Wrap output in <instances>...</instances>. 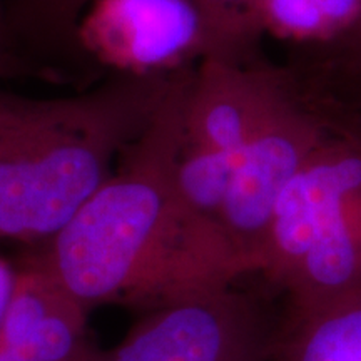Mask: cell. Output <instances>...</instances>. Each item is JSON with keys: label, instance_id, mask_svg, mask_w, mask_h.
Returning a JSON list of instances; mask_svg holds the SVG:
<instances>
[{"label": "cell", "instance_id": "obj_1", "mask_svg": "<svg viewBox=\"0 0 361 361\" xmlns=\"http://www.w3.org/2000/svg\"><path fill=\"white\" fill-rule=\"evenodd\" d=\"M192 72L176 75L154 119L109 179L32 256L87 310L124 305L152 311L256 273L219 223L196 214L176 194Z\"/></svg>", "mask_w": 361, "mask_h": 361}, {"label": "cell", "instance_id": "obj_2", "mask_svg": "<svg viewBox=\"0 0 361 361\" xmlns=\"http://www.w3.org/2000/svg\"><path fill=\"white\" fill-rule=\"evenodd\" d=\"M176 74H109L59 97L0 89V238L42 245L109 179Z\"/></svg>", "mask_w": 361, "mask_h": 361}, {"label": "cell", "instance_id": "obj_3", "mask_svg": "<svg viewBox=\"0 0 361 361\" xmlns=\"http://www.w3.org/2000/svg\"><path fill=\"white\" fill-rule=\"evenodd\" d=\"M259 273L308 308L361 291V139L328 133L274 206Z\"/></svg>", "mask_w": 361, "mask_h": 361}, {"label": "cell", "instance_id": "obj_4", "mask_svg": "<svg viewBox=\"0 0 361 361\" xmlns=\"http://www.w3.org/2000/svg\"><path fill=\"white\" fill-rule=\"evenodd\" d=\"M271 336L255 301L229 284L147 311L92 361H266Z\"/></svg>", "mask_w": 361, "mask_h": 361}, {"label": "cell", "instance_id": "obj_5", "mask_svg": "<svg viewBox=\"0 0 361 361\" xmlns=\"http://www.w3.org/2000/svg\"><path fill=\"white\" fill-rule=\"evenodd\" d=\"M79 42L102 75H169L201 61L204 27L194 0H94Z\"/></svg>", "mask_w": 361, "mask_h": 361}, {"label": "cell", "instance_id": "obj_6", "mask_svg": "<svg viewBox=\"0 0 361 361\" xmlns=\"http://www.w3.org/2000/svg\"><path fill=\"white\" fill-rule=\"evenodd\" d=\"M326 135V128L293 90L290 101L243 149L218 223L256 273L279 196Z\"/></svg>", "mask_w": 361, "mask_h": 361}, {"label": "cell", "instance_id": "obj_7", "mask_svg": "<svg viewBox=\"0 0 361 361\" xmlns=\"http://www.w3.org/2000/svg\"><path fill=\"white\" fill-rule=\"evenodd\" d=\"M291 96L286 67L263 56L250 62L202 57L184 102V144L238 154Z\"/></svg>", "mask_w": 361, "mask_h": 361}, {"label": "cell", "instance_id": "obj_8", "mask_svg": "<svg viewBox=\"0 0 361 361\" xmlns=\"http://www.w3.org/2000/svg\"><path fill=\"white\" fill-rule=\"evenodd\" d=\"M89 310L34 258L17 268L0 348L25 361H92Z\"/></svg>", "mask_w": 361, "mask_h": 361}, {"label": "cell", "instance_id": "obj_9", "mask_svg": "<svg viewBox=\"0 0 361 361\" xmlns=\"http://www.w3.org/2000/svg\"><path fill=\"white\" fill-rule=\"evenodd\" d=\"M94 0H7L11 25L20 51L40 79L90 87L106 78L85 57L79 25Z\"/></svg>", "mask_w": 361, "mask_h": 361}, {"label": "cell", "instance_id": "obj_10", "mask_svg": "<svg viewBox=\"0 0 361 361\" xmlns=\"http://www.w3.org/2000/svg\"><path fill=\"white\" fill-rule=\"evenodd\" d=\"M266 361H361V291L288 308Z\"/></svg>", "mask_w": 361, "mask_h": 361}, {"label": "cell", "instance_id": "obj_11", "mask_svg": "<svg viewBox=\"0 0 361 361\" xmlns=\"http://www.w3.org/2000/svg\"><path fill=\"white\" fill-rule=\"evenodd\" d=\"M361 0H263L264 34L311 47L336 37L360 11Z\"/></svg>", "mask_w": 361, "mask_h": 361}, {"label": "cell", "instance_id": "obj_12", "mask_svg": "<svg viewBox=\"0 0 361 361\" xmlns=\"http://www.w3.org/2000/svg\"><path fill=\"white\" fill-rule=\"evenodd\" d=\"M204 27V56L250 62L261 57L263 0H194Z\"/></svg>", "mask_w": 361, "mask_h": 361}, {"label": "cell", "instance_id": "obj_13", "mask_svg": "<svg viewBox=\"0 0 361 361\" xmlns=\"http://www.w3.org/2000/svg\"><path fill=\"white\" fill-rule=\"evenodd\" d=\"M241 152L204 151L184 144L174 168V189L183 204L218 223Z\"/></svg>", "mask_w": 361, "mask_h": 361}, {"label": "cell", "instance_id": "obj_14", "mask_svg": "<svg viewBox=\"0 0 361 361\" xmlns=\"http://www.w3.org/2000/svg\"><path fill=\"white\" fill-rule=\"evenodd\" d=\"M286 66L295 94L328 133L361 137V72L316 75Z\"/></svg>", "mask_w": 361, "mask_h": 361}, {"label": "cell", "instance_id": "obj_15", "mask_svg": "<svg viewBox=\"0 0 361 361\" xmlns=\"http://www.w3.org/2000/svg\"><path fill=\"white\" fill-rule=\"evenodd\" d=\"M286 64L316 75H348L361 72V4L353 22L326 42L298 47Z\"/></svg>", "mask_w": 361, "mask_h": 361}, {"label": "cell", "instance_id": "obj_16", "mask_svg": "<svg viewBox=\"0 0 361 361\" xmlns=\"http://www.w3.org/2000/svg\"><path fill=\"white\" fill-rule=\"evenodd\" d=\"M11 79H40V74L20 51L8 19L7 0H0V80Z\"/></svg>", "mask_w": 361, "mask_h": 361}, {"label": "cell", "instance_id": "obj_17", "mask_svg": "<svg viewBox=\"0 0 361 361\" xmlns=\"http://www.w3.org/2000/svg\"><path fill=\"white\" fill-rule=\"evenodd\" d=\"M0 361H25V360L20 358V356H17L16 353H12V351L0 348Z\"/></svg>", "mask_w": 361, "mask_h": 361}]
</instances>
